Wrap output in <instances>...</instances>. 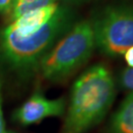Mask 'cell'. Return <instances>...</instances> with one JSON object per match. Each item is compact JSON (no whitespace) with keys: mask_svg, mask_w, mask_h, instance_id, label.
I'll use <instances>...</instances> for the list:
<instances>
[{"mask_svg":"<svg viewBox=\"0 0 133 133\" xmlns=\"http://www.w3.org/2000/svg\"><path fill=\"white\" fill-rule=\"evenodd\" d=\"M9 133H12V132H9Z\"/></svg>","mask_w":133,"mask_h":133,"instance_id":"5bb4252c","label":"cell"},{"mask_svg":"<svg viewBox=\"0 0 133 133\" xmlns=\"http://www.w3.org/2000/svg\"><path fill=\"white\" fill-rule=\"evenodd\" d=\"M11 4L12 0H0V14H8Z\"/></svg>","mask_w":133,"mask_h":133,"instance_id":"8fae6325","label":"cell"},{"mask_svg":"<svg viewBox=\"0 0 133 133\" xmlns=\"http://www.w3.org/2000/svg\"><path fill=\"white\" fill-rule=\"evenodd\" d=\"M58 2L59 0H12L9 11L10 19L13 22L26 13Z\"/></svg>","mask_w":133,"mask_h":133,"instance_id":"ba28073f","label":"cell"},{"mask_svg":"<svg viewBox=\"0 0 133 133\" xmlns=\"http://www.w3.org/2000/svg\"><path fill=\"white\" fill-rule=\"evenodd\" d=\"M73 21L71 10L60 4L46 24L29 36H19L6 27L0 34V52L14 69L30 70L38 66L48 50L73 26Z\"/></svg>","mask_w":133,"mask_h":133,"instance_id":"7a4b0ae2","label":"cell"},{"mask_svg":"<svg viewBox=\"0 0 133 133\" xmlns=\"http://www.w3.org/2000/svg\"><path fill=\"white\" fill-rule=\"evenodd\" d=\"M66 100L64 98L49 100L37 92L14 112V118L23 125L38 123L50 116H61L64 114Z\"/></svg>","mask_w":133,"mask_h":133,"instance_id":"5b68a950","label":"cell"},{"mask_svg":"<svg viewBox=\"0 0 133 133\" xmlns=\"http://www.w3.org/2000/svg\"><path fill=\"white\" fill-rule=\"evenodd\" d=\"M0 133H6L5 132L3 112H2V105H1V79H0Z\"/></svg>","mask_w":133,"mask_h":133,"instance_id":"7c38bea8","label":"cell"},{"mask_svg":"<svg viewBox=\"0 0 133 133\" xmlns=\"http://www.w3.org/2000/svg\"><path fill=\"white\" fill-rule=\"evenodd\" d=\"M59 1H67V2H81L82 0H59Z\"/></svg>","mask_w":133,"mask_h":133,"instance_id":"4fadbf2b","label":"cell"},{"mask_svg":"<svg viewBox=\"0 0 133 133\" xmlns=\"http://www.w3.org/2000/svg\"><path fill=\"white\" fill-rule=\"evenodd\" d=\"M96 48L111 57L133 46V5H109L91 22Z\"/></svg>","mask_w":133,"mask_h":133,"instance_id":"277c9868","label":"cell"},{"mask_svg":"<svg viewBox=\"0 0 133 133\" xmlns=\"http://www.w3.org/2000/svg\"><path fill=\"white\" fill-rule=\"evenodd\" d=\"M122 55L124 56V60L129 68H133V46L126 49Z\"/></svg>","mask_w":133,"mask_h":133,"instance_id":"30bf717a","label":"cell"},{"mask_svg":"<svg viewBox=\"0 0 133 133\" xmlns=\"http://www.w3.org/2000/svg\"><path fill=\"white\" fill-rule=\"evenodd\" d=\"M59 5L60 3L58 2L45 6L43 8L31 11L13 21L7 27L19 36H29L46 24L55 14Z\"/></svg>","mask_w":133,"mask_h":133,"instance_id":"8992f818","label":"cell"},{"mask_svg":"<svg viewBox=\"0 0 133 133\" xmlns=\"http://www.w3.org/2000/svg\"><path fill=\"white\" fill-rule=\"evenodd\" d=\"M109 133H133V91L126 96L112 115Z\"/></svg>","mask_w":133,"mask_h":133,"instance_id":"52a82bcc","label":"cell"},{"mask_svg":"<svg viewBox=\"0 0 133 133\" xmlns=\"http://www.w3.org/2000/svg\"><path fill=\"white\" fill-rule=\"evenodd\" d=\"M114 96V81L108 67L99 63L88 68L72 86L62 133H84L99 124Z\"/></svg>","mask_w":133,"mask_h":133,"instance_id":"6da1fadb","label":"cell"},{"mask_svg":"<svg viewBox=\"0 0 133 133\" xmlns=\"http://www.w3.org/2000/svg\"><path fill=\"white\" fill-rule=\"evenodd\" d=\"M96 48L91 21L74 24L43 57L38 67L51 82L67 79L89 60Z\"/></svg>","mask_w":133,"mask_h":133,"instance_id":"3957f363","label":"cell"},{"mask_svg":"<svg viewBox=\"0 0 133 133\" xmlns=\"http://www.w3.org/2000/svg\"><path fill=\"white\" fill-rule=\"evenodd\" d=\"M119 84L120 86L123 88V89H126V90H129L130 92L133 91V68H125L124 70H122V72L120 73L118 78Z\"/></svg>","mask_w":133,"mask_h":133,"instance_id":"9c48e42d","label":"cell"}]
</instances>
